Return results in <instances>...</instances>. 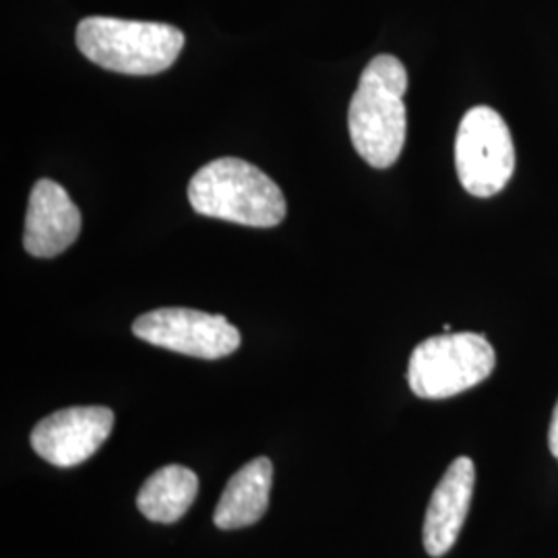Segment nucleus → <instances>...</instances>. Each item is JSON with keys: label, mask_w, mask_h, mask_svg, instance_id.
Segmentation results:
<instances>
[{"label": "nucleus", "mask_w": 558, "mask_h": 558, "mask_svg": "<svg viewBox=\"0 0 558 558\" xmlns=\"http://www.w3.org/2000/svg\"><path fill=\"white\" fill-rule=\"evenodd\" d=\"M408 71L401 60L379 54L366 64L350 101L348 129L360 158L377 170L391 168L408 135Z\"/></svg>", "instance_id": "f257e3e1"}, {"label": "nucleus", "mask_w": 558, "mask_h": 558, "mask_svg": "<svg viewBox=\"0 0 558 558\" xmlns=\"http://www.w3.org/2000/svg\"><path fill=\"white\" fill-rule=\"evenodd\" d=\"M189 201L199 216L248 228H274L288 211L278 184L240 158H218L203 166L189 182Z\"/></svg>", "instance_id": "f03ea898"}, {"label": "nucleus", "mask_w": 558, "mask_h": 558, "mask_svg": "<svg viewBox=\"0 0 558 558\" xmlns=\"http://www.w3.org/2000/svg\"><path fill=\"white\" fill-rule=\"evenodd\" d=\"M77 48L101 69L122 75H158L179 59L184 34L168 23L87 17L77 25Z\"/></svg>", "instance_id": "7ed1b4c3"}, {"label": "nucleus", "mask_w": 558, "mask_h": 558, "mask_svg": "<svg viewBox=\"0 0 558 558\" xmlns=\"http://www.w3.org/2000/svg\"><path fill=\"white\" fill-rule=\"evenodd\" d=\"M495 364V348L484 336L442 333L416 345L408 366V383L418 398H453L488 379Z\"/></svg>", "instance_id": "20e7f679"}, {"label": "nucleus", "mask_w": 558, "mask_h": 558, "mask_svg": "<svg viewBox=\"0 0 558 558\" xmlns=\"http://www.w3.org/2000/svg\"><path fill=\"white\" fill-rule=\"evenodd\" d=\"M456 168L461 186L474 197L500 193L515 170L511 131L497 110L476 106L465 112L456 137Z\"/></svg>", "instance_id": "39448f33"}, {"label": "nucleus", "mask_w": 558, "mask_h": 558, "mask_svg": "<svg viewBox=\"0 0 558 558\" xmlns=\"http://www.w3.org/2000/svg\"><path fill=\"white\" fill-rule=\"evenodd\" d=\"M137 338L193 359L218 360L240 348V331L221 315L193 308H158L133 323Z\"/></svg>", "instance_id": "423d86ee"}, {"label": "nucleus", "mask_w": 558, "mask_h": 558, "mask_svg": "<svg viewBox=\"0 0 558 558\" xmlns=\"http://www.w3.org/2000/svg\"><path fill=\"white\" fill-rule=\"evenodd\" d=\"M114 428V412L104 405L64 408L32 430L34 451L52 465L73 468L92 458Z\"/></svg>", "instance_id": "0eeeda50"}, {"label": "nucleus", "mask_w": 558, "mask_h": 558, "mask_svg": "<svg viewBox=\"0 0 558 558\" xmlns=\"http://www.w3.org/2000/svg\"><path fill=\"white\" fill-rule=\"evenodd\" d=\"M80 207L69 193L54 180H38L32 189L25 216V251L40 259L57 257L80 239Z\"/></svg>", "instance_id": "6e6552de"}, {"label": "nucleus", "mask_w": 558, "mask_h": 558, "mask_svg": "<svg viewBox=\"0 0 558 558\" xmlns=\"http://www.w3.org/2000/svg\"><path fill=\"white\" fill-rule=\"evenodd\" d=\"M476 486V465L470 458L453 459L433 493L424 518V548L433 558L445 557L459 538L470 513Z\"/></svg>", "instance_id": "1a4fd4ad"}, {"label": "nucleus", "mask_w": 558, "mask_h": 558, "mask_svg": "<svg viewBox=\"0 0 558 558\" xmlns=\"http://www.w3.org/2000/svg\"><path fill=\"white\" fill-rule=\"evenodd\" d=\"M274 484L271 459H251L230 478L214 511V523L220 530H240L257 523L267 507Z\"/></svg>", "instance_id": "9d476101"}, {"label": "nucleus", "mask_w": 558, "mask_h": 558, "mask_svg": "<svg viewBox=\"0 0 558 558\" xmlns=\"http://www.w3.org/2000/svg\"><path fill=\"white\" fill-rule=\"evenodd\" d=\"M199 493V478L184 465H166L154 472L137 495L141 513L156 523H174L191 509Z\"/></svg>", "instance_id": "9b49d317"}, {"label": "nucleus", "mask_w": 558, "mask_h": 558, "mask_svg": "<svg viewBox=\"0 0 558 558\" xmlns=\"http://www.w3.org/2000/svg\"><path fill=\"white\" fill-rule=\"evenodd\" d=\"M548 447H550V453L558 459V401L550 420V428H548Z\"/></svg>", "instance_id": "f8f14e48"}]
</instances>
